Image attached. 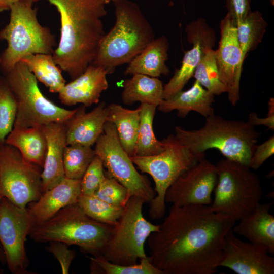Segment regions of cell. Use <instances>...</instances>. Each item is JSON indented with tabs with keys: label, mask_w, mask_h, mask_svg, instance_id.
Returning a JSON list of instances; mask_svg holds the SVG:
<instances>
[{
	"label": "cell",
	"mask_w": 274,
	"mask_h": 274,
	"mask_svg": "<svg viewBox=\"0 0 274 274\" xmlns=\"http://www.w3.org/2000/svg\"><path fill=\"white\" fill-rule=\"evenodd\" d=\"M235 223L210 206L172 205L158 230L147 239L149 259L163 274H214L224 238Z\"/></svg>",
	"instance_id": "1"
},
{
	"label": "cell",
	"mask_w": 274,
	"mask_h": 274,
	"mask_svg": "<svg viewBox=\"0 0 274 274\" xmlns=\"http://www.w3.org/2000/svg\"><path fill=\"white\" fill-rule=\"evenodd\" d=\"M47 1L60 18V40L52 56L72 80L91 63L105 34L102 18L107 15L106 5L100 0Z\"/></svg>",
	"instance_id": "2"
},
{
	"label": "cell",
	"mask_w": 274,
	"mask_h": 274,
	"mask_svg": "<svg viewBox=\"0 0 274 274\" xmlns=\"http://www.w3.org/2000/svg\"><path fill=\"white\" fill-rule=\"evenodd\" d=\"M115 22L100 39L90 64L102 67L107 74L129 63L155 39L153 28L137 4L114 0Z\"/></svg>",
	"instance_id": "3"
},
{
	"label": "cell",
	"mask_w": 274,
	"mask_h": 274,
	"mask_svg": "<svg viewBox=\"0 0 274 274\" xmlns=\"http://www.w3.org/2000/svg\"><path fill=\"white\" fill-rule=\"evenodd\" d=\"M176 138L195 155L204 158L205 151L218 150L226 158L249 166L260 132L246 121L228 120L213 114L199 129L175 128Z\"/></svg>",
	"instance_id": "4"
},
{
	"label": "cell",
	"mask_w": 274,
	"mask_h": 274,
	"mask_svg": "<svg viewBox=\"0 0 274 274\" xmlns=\"http://www.w3.org/2000/svg\"><path fill=\"white\" fill-rule=\"evenodd\" d=\"M113 226L89 217L77 203L60 210L49 220L32 227L29 237L37 242L57 241L76 245L92 256H101Z\"/></svg>",
	"instance_id": "5"
},
{
	"label": "cell",
	"mask_w": 274,
	"mask_h": 274,
	"mask_svg": "<svg viewBox=\"0 0 274 274\" xmlns=\"http://www.w3.org/2000/svg\"><path fill=\"white\" fill-rule=\"evenodd\" d=\"M34 0H20L10 8L9 23L0 31V40L7 42L0 55V68L9 73L24 57L33 54H52L55 36L39 22Z\"/></svg>",
	"instance_id": "6"
},
{
	"label": "cell",
	"mask_w": 274,
	"mask_h": 274,
	"mask_svg": "<svg viewBox=\"0 0 274 274\" xmlns=\"http://www.w3.org/2000/svg\"><path fill=\"white\" fill-rule=\"evenodd\" d=\"M216 166L218 179L210 207L216 213L238 221L260 203V179L249 166L233 160L223 159Z\"/></svg>",
	"instance_id": "7"
},
{
	"label": "cell",
	"mask_w": 274,
	"mask_h": 274,
	"mask_svg": "<svg viewBox=\"0 0 274 274\" xmlns=\"http://www.w3.org/2000/svg\"><path fill=\"white\" fill-rule=\"evenodd\" d=\"M4 76L15 97L17 113L13 127L27 128L51 123H64L77 108L67 110L47 98L33 74L19 61Z\"/></svg>",
	"instance_id": "8"
},
{
	"label": "cell",
	"mask_w": 274,
	"mask_h": 274,
	"mask_svg": "<svg viewBox=\"0 0 274 274\" xmlns=\"http://www.w3.org/2000/svg\"><path fill=\"white\" fill-rule=\"evenodd\" d=\"M164 150L150 156L130 157L143 173L150 175L155 183L156 195L149 202V216L153 220L162 218L166 210L165 196L170 186L183 172L202 160L182 144L175 135L162 140Z\"/></svg>",
	"instance_id": "9"
},
{
	"label": "cell",
	"mask_w": 274,
	"mask_h": 274,
	"mask_svg": "<svg viewBox=\"0 0 274 274\" xmlns=\"http://www.w3.org/2000/svg\"><path fill=\"white\" fill-rule=\"evenodd\" d=\"M142 198L131 196L117 222L113 227L101 256L117 264L130 265L147 258L144 245L159 225L147 221L143 214Z\"/></svg>",
	"instance_id": "10"
},
{
	"label": "cell",
	"mask_w": 274,
	"mask_h": 274,
	"mask_svg": "<svg viewBox=\"0 0 274 274\" xmlns=\"http://www.w3.org/2000/svg\"><path fill=\"white\" fill-rule=\"evenodd\" d=\"M42 171L14 147L6 143L0 146V197L26 208L43 193Z\"/></svg>",
	"instance_id": "11"
},
{
	"label": "cell",
	"mask_w": 274,
	"mask_h": 274,
	"mask_svg": "<svg viewBox=\"0 0 274 274\" xmlns=\"http://www.w3.org/2000/svg\"><path fill=\"white\" fill-rule=\"evenodd\" d=\"M95 154L107 169L106 175L116 180L127 190L129 198L135 196L145 203L156 195L148 178L140 174L122 147L115 125L107 121L102 133L95 143Z\"/></svg>",
	"instance_id": "12"
},
{
	"label": "cell",
	"mask_w": 274,
	"mask_h": 274,
	"mask_svg": "<svg viewBox=\"0 0 274 274\" xmlns=\"http://www.w3.org/2000/svg\"><path fill=\"white\" fill-rule=\"evenodd\" d=\"M33 226L27 207H19L6 198L0 201V244L9 271L13 274H34L28 270L25 243Z\"/></svg>",
	"instance_id": "13"
},
{
	"label": "cell",
	"mask_w": 274,
	"mask_h": 274,
	"mask_svg": "<svg viewBox=\"0 0 274 274\" xmlns=\"http://www.w3.org/2000/svg\"><path fill=\"white\" fill-rule=\"evenodd\" d=\"M216 165L204 158L183 172L167 189L165 203L210 206L217 182Z\"/></svg>",
	"instance_id": "14"
},
{
	"label": "cell",
	"mask_w": 274,
	"mask_h": 274,
	"mask_svg": "<svg viewBox=\"0 0 274 274\" xmlns=\"http://www.w3.org/2000/svg\"><path fill=\"white\" fill-rule=\"evenodd\" d=\"M221 37L215 50L220 79L227 88L228 98L235 106L240 100V80L244 61L238 41L236 25L227 13L220 24Z\"/></svg>",
	"instance_id": "15"
},
{
	"label": "cell",
	"mask_w": 274,
	"mask_h": 274,
	"mask_svg": "<svg viewBox=\"0 0 274 274\" xmlns=\"http://www.w3.org/2000/svg\"><path fill=\"white\" fill-rule=\"evenodd\" d=\"M187 40L192 47L185 53L181 65L174 75L163 86V99H167L183 88L193 77L194 71L205 52L213 49L216 43L215 31L202 18L193 21L185 29Z\"/></svg>",
	"instance_id": "16"
},
{
	"label": "cell",
	"mask_w": 274,
	"mask_h": 274,
	"mask_svg": "<svg viewBox=\"0 0 274 274\" xmlns=\"http://www.w3.org/2000/svg\"><path fill=\"white\" fill-rule=\"evenodd\" d=\"M269 254L261 246L241 241L231 229L224 238L219 267L237 274H273L274 258Z\"/></svg>",
	"instance_id": "17"
},
{
	"label": "cell",
	"mask_w": 274,
	"mask_h": 274,
	"mask_svg": "<svg viewBox=\"0 0 274 274\" xmlns=\"http://www.w3.org/2000/svg\"><path fill=\"white\" fill-rule=\"evenodd\" d=\"M80 180L65 177L44 192L38 200L29 203L27 209L33 226L49 220L64 207L78 203L81 195Z\"/></svg>",
	"instance_id": "18"
},
{
	"label": "cell",
	"mask_w": 274,
	"mask_h": 274,
	"mask_svg": "<svg viewBox=\"0 0 274 274\" xmlns=\"http://www.w3.org/2000/svg\"><path fill=\"white\" fill-rule=\"evenodd\" d=\"M107 73L102 67L89 64L85 71L59 92V99L64 105L81 104L86 107L98 104L101 94L108 88Z\"/></svg>",
	"instance_id": "19"
},
{
	"label": "cell",
	"mask_w": 274,
	"mask_h": 274,
	"mask_svg": "<svg viewBox=\"0 0 274 274\" xmlns=\"http://www.w3.org/2000/svg\"><path fill=\"white\" fill-rule=\"evenodd\" d=\"M81 105L64 124L66 145L80 144L91 147L102 133L108 119L107 106L100 102L93 110L86 112Z\"/></svg>",
	"instance_id": "20"
},
{
	"label": "cell",
	"mask_w": 274,
	"mask_h": 274,
	"mask_svg": "<svg viewBox=\"0 0 274 274\" xmlns=\"http://www.w3.org/2000/svg\"><path fill=\"white\" fill-rule=\"evenodd\" d=\"M47 141V151L41 174L43 192L64 177L63 156L66 144L64 123H51L42 126Z\"/></svg>",
	"instance_id": "21"
},
{
	"label": "cell",
	"mask_w": 274,
	"mask_h": 274,
	"mask_svg": "<svg viewBox=\"0 0 274 274\" xmlns=\"http://www.w3.org/2000/svg\"><path fill=\"white\" fill-rule=\"evenodd\" d=\"M272 202L260 203L238 220L232 231L250 242L265 248L274 254V217L269 213Z\"/></svg>",
	"instance_id": "22"
},
{
	"label": "cell",
	"mask_w": 274,
	"mask_h": 274,
	"mask_svg": "<svg viewBox=\"0 0 274 274\" xmlns=\"http://www.w3.org/2000/svg\"><path fill=\"white\" fill-rule=\"evenodd\" d=\"M214 96L196 80L186 91L181 90L163 100L157 107L163 113L176 110L179 117L184 118L190 111H195L205 118L214 114L212 107Z\"/></svg>",
	"instance_id": "23"
},
{
	"label": "cell",
	"mask_w": 274,
	"mask_h": 274,
	"mask_svg": "<svg viewBox=\"0 0 274 274\" xmlns=\"http://www.w3.org/2000/svg\"><path fill=\"white\" fill-rule=\"evenodd\" d=\"M169 43L165 36L153 40L129 63L124 74H140L152 77L167 75L169 70L166 64Z\"/></svg>",
	"instance_id": "24"
},
{
	"label": "cell",
	"mask_w": 274,
	"mask_h": 274,
	"mask_svg": "<svg viewBox=\"0 0 274 274\" xmlns=\"http://www.w3.org/2000/svg\"><path fill=\"white\" fill-rule=\"evenodd\" d=\"M5 143L17 149L27 161L43 168L47 141L42 126L27 128H13Z\"/></svg>",
	"instance_id": "25"
},
{
	"label": "cell",
	"mask_w": 274,
	"mask_h": 274,
	"mask_svg": "<svg viewBox=\"0 0 274 274\" xmlns=\"http://www.w3.org/2000/svg\"><path fill=\"white\" fill-rule=\"evenodd\" d=\"M122 102L131 105L135 102L158 107L164 100L163 85L157 77L136 74L124 81Z\"/></svg>",
	"instance_id": "26"
},
{
	"label": "cell",
	"mask_w": 274,
	"mask_h": 274,
	"mask_svg": "<svg viewBox=\"0 0 274 274\" xmlns=\"http://www.w3.org/2000/svg\"><path fill=\"white\" fill-rule=\"evenodd\" d=\"M107 109V121L115 125L122 147L130 157H133L140 119V107L130 110L111 103Z\"/></svg>",
	"instance_id": "27"
},
{
	"label": "cell",
	"mask_w": 274,
	"mask_h": 274,
	"mask_svg": "<svg viewBox=\"0 0 274 274\" xmlns=\"http://www.w3.org/2000/svg\"><path fill=\"white\" fill-rule=\"evenodd\" d=\"M33 74L37 81L48 88L51 93H59L66 84L62 70L56 64L52 54H33L20 61Z\"/></svg>",
	"instance_id": "28"
},
{
	"label": "cell",
	"mask_w": 274,
	"mask_h": 274,
	"mask_svg": "<svg viewBox=\"0 0 274 274\" xmlns=\"http://www.w3.org/2000/svg\"><path fill=\"white\" fill-rule=\"evenodd\" d=\"M140 119L134 156L146 157L158 154L164 150L162 141L157 139L153 128V122L157 107L141 104Z\"/></svg>",
	"instance_id": "29"
},
{
	"label": "cell",
	"mask_w": 274,
	"mask_h": 274,
	"mask_svg": "<svg viewBox=\"0 0 274 274\" xmlns=\"http://www.w3.org/2000/svg\"><path fill=\"white\" fill-rule=\"evenodd\" d=\"M267 23L258 11H251L236 24L238 41L244 61L250 52L261 42Z\"/></svg>",
	"instance_id": "30"
},
{
	"label": "cell",
	"mask_w": 274,
	"mask_h": 274,
	"mask_svg": "<svg viewBox=\"0 0 274 274\" xmlns=\"http://www.w3.org/2000/svg\"><path fill=\"white\" fill-rule=\"evenodd\" d=\"M193 77L205 89L214 95L227 92L222 82L217 64L215 50H207L194 71Z\"/></svg>",
	"instance_id": "31"
},
{
	"label": "cell",
	"mask_w": 274,
	"mask_h": 274,
	"mask_svg": "<svg viewBox=\"0 0 274 274\" xmlns=\"http://www.w3.org/2000/svg\"><path fill=\"white\" fill-rule=\"evenodd\" d=\"M88 258L90 261V271L92 274H163L151 264L148 257L130 265L115 264L101 256Z\"/></svg>",
	"instance_id": "32"
},
{
	"label": "cell",
	"mask_w": 274,
	"mask_h": 274,
	"mask_svg": "<svg viewBox=\"0 0 274 274\" xmlns=\"http://www.w3.org/2000/svg\"><path fill=\"white\" fill-rule=\"evenodd\" d=\"M96 155L91 147L80 144L66 145L63 156L65 177L81 180Z\"/></svg>",
	"instance_id": "33"
},
{
	"label": "cell",
	"mask_w": 274,
	"mask_h": 274,
	"mask_svg": "<svg viewBox=\"0 0 274 274\" xmlns=\"http://www.w3.org/2000/svg\"><path fill=\"white\" fill-rule=\"evenodd\" d=\"M78 204L92 219L112 226L116 224L124 209V207L109 203L94 195L81 194Z\"/></svg>",
	"instance_id": "34"
},
{
	"label": "cell",
	"mask_w": 274,
	"mask_h": 274,
	"mask_svg": "<svg viewBox=\"0 0 274 274\" xmlns=\"http://www.w3.org/2000/svg\"><path fill=\"white\" fill-rule=\"evenodd\" d=\"M16 113L15 97L5 76H0V146L13 128Z\"/></svg>",
	"instance_id": "35"
},
{
	"label": "cell",
	"mask_w": 274,
	"mask_h": 274,
	"mask_svg": "<svg viewBox=\"0 0 274 274\" xmlns=\"http://www.w3.org/2000/svg\"><path fill=\"white\" fill-rule=\"evenodd\" d=\"M94 195L109 203L122 207H125L129 198L127 189L106 175Z\"/></svg>",
	"instance_id": "36"
},
{
	"label": "cell",
	"mask_w": 274,
	"mask_h": 274,
	"mask_svg": "<svg viewBox=\"0 0 274 274\" xmlns=\"http://www.w3.org/2000/svg\"><path fill=\"white\" fill-rule=\"evenodd\" d=\"M101 158L95 155L80 180L81 194L94 195L106 178Z\"/></svg>",
	"instance_id": "37"
},
{
	"label": "cell",
	"mask_w": 274,
	"mask_h": 274,
	"mask_svg": "<svg viewBox=\"0 0 274 274\" xmlns=\"http://www.w3.org/2000/svg\"><path fill=\"white\" fill-rule=\"evenodd\" d=\"M68 246L63 242L52 241L46 247L47 250L51 253L59 262L63 274L68 273L70 266L76 256L75 252L70 249Z\"/></svg>",
	"instance_id": "38"
},
{
	"label": "cell",
	"mask_w": 274,
	"mask_h": 274,
	"mask_svg": "<svg viewBox=\"0 0 274 274\" xmlns=\"http://www.w3.org/2000/svg\"><path fill=\"white\" fill-rule=\"evenodd\" d=\"M273 154L274 136L272 135L260 145H257L252 155L249 167L251 169H258Z\"/></svg>",
	"instance_id": "39"
},
{
	"label": "cell",
	"mask_w": 274,
	"mask_h": 274,
	"mask_svg": "<svg viewBox=\"0 0 274 274\" xmlns=\"http://www.w3.org/2000/svg\"><path fill=\"white\" fill-rule=\"evenodd\" d=\"M226 7L236 25L252 11L251 0H226Z\"/></svg>",
	"instance_id": "40"
},
{
	"label": "cell",
	"mask_w": 274,
	"mask_h": 274,
	"mask_svg": "<svg viewBox=\"0 0 274 274\" xmlns=\"http://www.w3.org/2000/svg\"><path fill=\"white\" fill-rule=\"evenodd\" d=\"M268 112L265 118H259L257 114L255 112L249 114L247 121L250 125L255 126L256 125H264L269 129H274V100L271 98L268 103Z\"/></svg>",
	"instance_id": "41"
},
{
	"label": "cell",
	"mask_w": 274,
	"mask_h": 274,
	"mask_svg": "<svg viewBox=\"0 0 274 274\" xmlns=\"http://www.w3.org/2000/svg\"><path fill=\"white\" fill-rule=\"evenodd\" d=\"M19 1L20 0H0V13L10 10L14 4Z\"/></svg>",
	"instance_id": "42"
},
{
	"label": "cell",
	"mask_w": 274,
	"mask_h": 274,
	"mask_svg": "<svg viewBox=\"0 0 274 274\" xmlns=\"http://www.w3.org/2000/svg\"><path fill=\"white\" fill-rule=\"evenodd\" d=\"M0 262L2 264H6V259L3 248L0 244Z\"/></svg>",
	"instance_id": "43"
},
{
	"label": "cell",
	"mask_w": 274,
	"mask_h": 274,
	"mask_svg": "<svg viewBox=\"0 0 274 274\" xmlns=\"http://www.w3.org/2000/svg\"><path fill=\"white\" fill-rule=\"evenodd\" d=\"M104 4L106 5L110 3L111 2H113L114 0H100Z\"/></svg>",
	"instance_id": "44"
},
{
	"label": "cell",
	"mask_w": 274,
	"mask_h": 274,
	"mask_svg": "<svg viewBox=\"0 0 274 274\" xmlns=\"http://www.w3.org/2000/svg\"><path fill=\"white\" fill-rule=\"evenodd\" d=\"M3 272H4V270H3L2 269H1V268H0V274L3 273Z\"/></svg>",
	"instance_id": "45"
},
{
	"label": "cell",
	"mask_w": 274,
	"mask_h": 274,
	"mask_svg": "<svg viewBox=\"0 0 274 274\" xmlns=\"http://www.w3.org/2000/svg\"><path fill=\"white\" fill-rule=\"evenodd\" d=\"M1 198H2L0 197V201H1Z\"/></svg>",
	"instance_id": "46"
}]
</instances>
